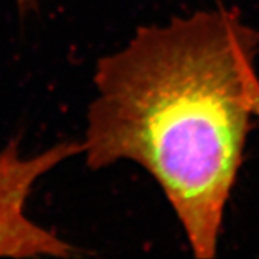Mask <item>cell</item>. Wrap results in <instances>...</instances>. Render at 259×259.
<instances>
[{"instance_id":"cell-1","label":"cell","mask_w":259,"mask_h":259,"mask_svg":"<svg viewBox=\"0 0 259 259\" xmlns=\"http://www.w3.org/2000/svg\"><path fill=\"white\" fill-rule=\"evenodd\" d=\"M259 33L235 10L138 28L95 65L81 141L101 170L133 161L160 186L196 258H213L259 117Z\"/></svg>"},{"instance_id":"cell-3","label":"cell","mask_w":259,"mask_h":259,"mask_svg":"<svg viewBox=\"0 0 259 259\" xmlns=\"http://www.w3.org/2000/svg\"><path fill=\"white\" fill-rule=\"evenodd\" d=\"M16 4H17L20 15L31 13L38 9V0H16Z\"/></svg>"},{"instance_id":"cell-2","label":"cell","mask_w":259,"mask_h":259,"mask_svg":"<svg viewBox=\"0 0 259 259\" xmlns=\"http://www.w3.org/2000/svg\"><path fill=\"white\" fill-rule=\"evenodd\" d=\"M31 182L13 154L0 152V258L22 257L33 238V222L26 213Z\"/></svg>"}]
</instances>
